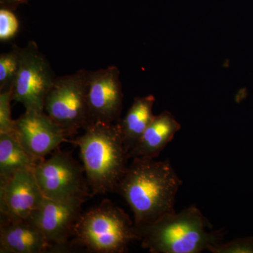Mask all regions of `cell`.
<instances>
[{"label":"cell","mask_w":253,"mask_h":253,"mask_svg":"<svg viewBox=\"0 0 253 253\" xmlns=\"http://www.w3.org/2000/svg\"><path fill=\"white\" fill-rule=\"evenodd\" d=\"M182 184L169 160L134 158L116 193L129 205L134 224L139 226L176 212V196Z\"/></svg>","instance_id":"cell-1"},{"label":"cell","mask_w":253,"mask_h":253,"mask_svg":"<svg viewBox=\"0 0 253 253\" xmlns=\"http://www.w3.org/2000/svg\"><path fill=\"white\" fill-rule=\"evenodd\" d=\"M136 226V225H135ZM212 225L196 206L136 226L143 249L151 253H200L223 242L224 229Z\"/></svg>","instance_id":"cell-2"},{"label":"cell","mask_w":253,"mask_h":253,"mask_svg":"<svg viewBox=\"0 0 253 253\" xmlns=\"http://www.w3.org/2000/svg\"><path fill=\"white\" fill-rule=\"evenodd\" d=\"M73 143L77 145L86 180L93 195L116 193L128 167L126 151L119 126L93 123Z\"/></svg>","instance_id":"cell-3"},{"label":"cell","mask_w":253,"mask_h":253,"mask_svg":"<svg viewBox=\"0 0 253 253\" xmlns=\"http://www.w3.org/2000/svg\"><path fill=\"white\" fill-rule=\"evenodd\" d=\"M72 239L71 247L96 253H124L131 243L140 241L134 222L109 199L81 213Z\"/></svg>","instance_id":"cell-4"},{"label":"cell","mask_w":253,"mask_h":253,"mask_svg":"<svg viewBox=\"0 0 253 253\" xmlns=\"http://www.w3.org/2000/svg\"><path fill=\"white\" fill-rule=\"evenodd\" d=\"M89 71L79 70L55 78L46 94L44 111L64 130L68 137L91 124L87 106Z\"/></svg>","instance_id":"cell-5"},{"label":"cell","mask_w":253,"mask_h":253,"mask_svg":"<svg viewBox=\"0 0 253 253\" xmlns=\"http://www.w3.org/2000/svg\"><path fill=\"white\" fill-rule=\"evenodd\" d=\"M47 159L39 161L33 169L44 197L56 201H86L92 193L84 168L68 153L55 150Z\"/></svg>","instance_id":"cell-6"},{"label":"cell","mask_w":253,"mask_h":253,"mask_svg":"<svg viewBox=\"0 0 253 253\" xmlns=\"http://www.w3.org/2000/svg\"><path fill=\"white\" fill-rule=\"evenodd\" d=\"M55 80L49 61L31 41L21 48L17 76L13 85V101L26 110L44 112V101Z\"/></svg>","instance_id":"cell-7"},{"label":"cell","mask_w":253,"mask_h":253,"mask_svg":"<svg viewBox=\"0 0 253 253\" xmlns=\"http://www.w3.org/2000/svg\"><path fill=\"white\" fill-rule=\"evenodd\" d=\"M87 106L91 124L119 122L123 110V93L117 66L89 71Z\"/></svg>","instance_id":"cell-8"},{"label":"cell","mask_w":253,"mask_h":253,"mask_svg":"<svg viewBox=\"0 0 253 253\" xmlns=\"http://www.w3.org/2000/svg\"><path fill=\"white\" fill-rule=\"evenodd\" d=\"M84 202L81 199L56 201L44 197L28 219L39 228L46 239L59 251H66Z\"/></svg>","instance_id":"cell-9"},{"label":"cell","mask_w":253,"mask_h":253,"mask_svg":"<svg viewBox=\"0 0 253 253\" xmlns=\"http://www.w3.org/2000/svg\"><path fill=\"white\" fill-rule=\"evenodd\" d=\"M44 196L33 170L24 169L0 181L1 219H28L39 207Z\"/></svg>","instance_id":"cell-10"},{"label":"cell","mask_w":253,"mask_h":253,"mask_svg":"<svg viewBox=\"0 0 253 253\" xmlns=\"http://www.w3.org/2000/svg\"><path fill=\"white\" fill-rule=\"evenodd\" d=\"M15 135L24 149L38 161L67 141L66 132L44 112L26 110L15 121Z\"/></svg>","instance_id":"cell-11"},{"label":"cell","mask_w":253,"mask_h":253,"mask_svg":"<svg viewBox=\"0 0 253 253\" xmlns=\"http://www.w3.org/2000/svg\"><path fill=\"white\" fill-rule=\"evenodd\" d=\"M59 250L30 219L7 221L1 219L0 253H43Z\"/></svg>","instance_id":"cell-12"},{"label":"cell","mask_w":253,"mask_h":253,"mask_svg":"<svg viewBox=\"0 0 253 253\" xmlns=\"http://www.w3.org/2000/svg\"><path fill=\"white\" fill-rule=\"evenodd\" d=\"M181 128L180 123L169 111L154 116L137 144L129 151V158H157Z\"/></svg>","instance_id":"cell-13"},{"label":"cell","mask_w":253,"mask_h":253,"mask_svg":"<svg viewBox=\"0 0 253 253\" xmlns=\"http://www.w3.org/2000/svg\"><path fill=\"white\" fill-rule=\"evenodd\" d=\"M155 101L156 98L152 94L134 98L126 116L117 123L128 153L137 144L154 118L153 108Z\"/></svg>","instance_id":"cell-14"},{"label":"cell","mask_w":253,"mask_h":253,"mask_svg":"<svg viewBox=\"0 0 253 253\" xmlns=\"http://www.w3.org/2000/svg\"><path fill=\"white\" fill-rule=\"evenodd\" d=\"M38 162L24 149L14 131L0 133V181L19 170H33Z\"/></svg>","instance_id":"cell-15"},{"label":"cell","mask_w":253,"mask_h":253,"mask_svg":"<svg viewBox=\"0 0 253 253\" xmlns=\"http://www.w3.org/2000/svg\"><path fill=\"white\" fill-rule=\"evenodd\" d=\"M21 48L13 46L9 52L0 55V91L13 89L21 60Z\"/></svg>","instance_id":"cell-16"},{"label":"cell","mask_w":253,"mask_h":253,"mask_svg":"<svg viewBox=\"0 0 253 253\" xmlns=\"http://www.w3.org/2000/svg\"><path fill=\"white\" fill-rule=\"evenodd\" d=\"M11 101L12 89L0 91V133L12 132L14 130L15 121L11 118Z\"/></svg>","instance_id":"cell-17"},{"label":"cell","mask_w":253,"mask_h":253,"mask_svg":"<svg viewBox=\"0 0 253 253\" xmlns=\"http://www.w3.org/2000/svg\"><path fill=\"white\" fill-rule=\"evenodd\" d=\"M19 30V21L13 10L1 7L0 9V40L10 41Z\"/></svg>","instance_id":"cell-18"},{"label":"cell","mask_w":253,"mask_h":253,"mask_svg":"<svg viewBox=\"0 0 253 253\" xmlns=\"http://www.w3.org/2000/svg\"><path fill=\"white\" fill-rule=\"evenodd\" d=\"M208 251L212 253H253V238H242L211 246Z\"/></svg>","instance_id":"cell-19"},{"label":"cell","mask_w":253,"mask_h":253,"mask_svg":"<svg viewBox=\"0 0 253 253\" xmlns=\"http://www.w3.org/2000/svg\"><path fill=\"white\" fill-rule=\"evenodd\" d=\"M28 0H0L1 7L7 8L11 10H16L21 4L27 2Z\"/></svg>","instance_id":"cell-20"}]
</instances>
